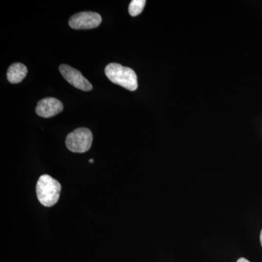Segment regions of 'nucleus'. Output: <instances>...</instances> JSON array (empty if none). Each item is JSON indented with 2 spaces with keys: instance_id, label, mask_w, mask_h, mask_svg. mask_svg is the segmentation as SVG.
Here are the masks:
<instances>
[{
  "instance_id": "obj_1",
  "label": "nucleus",
  "mask_w": 262,
  "mask_h": 262,
  "mask_svg": "<svg viewBox=\"0 0 262 262\" xmlns=\"http://www.w3.org/2000/svg\"><path fill=\"white\" fill-rule=\"evenodd\" d=\"M105 74L113 83L122 86L128 91L138 89V79L136 72L129 67L117 63H111L105 68Z\"/></svg>"
},
{
  "instance_id": "obj_2",
  "label": "nucleus",
  "mask_w": 262,
  "mask_h": 262,
  "mask_svg": "<svg viewBox=\"0 0 262 262\" xmlns=\"http://www.w3.org/2000/svg\"><path fill=\"white\" fill-rule=\"evenodd\" d=\"M36 191L41 204L46 207H51L56 204L59 199L61 186L51 176L42 175L38 180Z\"/></svg>"
},
{
  "instance_id": "obj_3",
  "label": "nucleus",
  "mask_w": 262,
  "mask_h": 262,
  "mask_svg": "<svg viewBox=\"0 0 262 262\" xmlns=\"http://www.w3.org/2000/svg\"><path fill=\"white\" fill-rule=\"evenodd\" d=\"M92 142V132L85 127H80L67 136L66 146L73 152L84 153L91 149Z\"/></svg>"
},
{
  "instance_id": "obj_4",
  "label": "nucleus",
  "mask_w": 262,
  "mask_h": 262,
  "mask_svg": "<svg viewBox=\"0 0 262 262\" xmlns=\"http://www.w3.org/2000/svg\"><path fill=\"white\" fill-rule=\"evenodd\" d=\"M101 15L94 12H82L72 15L69 20L71 28L90 29L98 27L101 23Z\"/></svg>"
},
{
  "instance_id": "obj_5",
  "label": "nucleus",
  "mask_w": 262,
  "mask_h": 262,
  "mask_svg": "<svg viewBox=\"0 0 262 262\" xmlns=\"http://www.w3.org/2000/svg\"><path fill=\"white\" fill-rule=\"evenodd\" d=\"M60 72L66 80L74 87L81 91H90L93 89L92 84L78 70L69 65L62 64L59 67Z\"/></svg>"
},
{
  "instance_id": "obj_6",
  "label": "nucleus",
  "mask_w": 262,
  "mask_h": 262,
  "mask_svg": "<svg viewBox=\"0 0 262 262\" xmlns=\"http://www.w3.org/2000/svg\"><path fill=\"white\" fill-rule=\"evenodd\" d=\"M63 110V103L56 98H46L37 103L36 113L39 116L49 118L61 113Z\"/></svg>"
},
{
  "instance_id": "obj_7",
  "label": "nucleus",
  "mask_w": 262,
  "mask_h": 262,
  "mask_svg": "<svg viewBox=\"0 0 262 262\" xmlns=\"http://www.w3.org/2000/svg\"><path fill=\"white\" fill-rule=\"evenodd\" d=\"M27 67L23 63H15L9 67L8 70V80L10 83L18 84L25 78L27 75Z\"/></svg>"
},
{
  "instance_id": "obj_8",
  "label": "nucleus",
  "mask_w": 262,
  "mask_h": 262,
  "mask_svg": "<svg viewBox=\"0 0 262 262\" xmlns=\"http://www.w3.org/2000/svg\"><path fill=\"white\" fill-rule=\"evenodd\" d=\"M145 5V0H133L129 5V14L133 17L137 16L142 13Z\"/></svg>"
},
{
  "instance_id": "obj_9",
  "label": "nucleus",
  "mask_w": 262,
  "mask_h": 262,
  "mask_svg": "<svg viewBox=\"0 0 262 262\" xmlns=\"http://www.w3.org/2000/svg\"><path fill=\"white\" fill-rule=\"evenodd\" d=\"M237 262H250V261H248V260L246 259V258H239L238 260H237Z\"/></svg>"
},
{
  "instance_id": "obj_10",
  "label": "nucleus",
  "mask_w": 262,
  "mask_h": 262,
  "mask_svg": "<svg viewBox=\"0 0 262 262\" xmlns=\"http://www.w3.org/2000/svg\"><path fill=\"white\" fill-rule=\"evenodd\" d=\"M260 241H261V244L262 246V230L261 232V234H260Z\"/></svg>"
},
{
  "instance_id": "obj_11",
  "label": "nucleus",
  "mask_w": 262,
  "mask_h": 262,
  "mask_svg": "<svg viewBox=\"0 0 262 262\" xmlns=\"http://www.w3.org/2000/svg\"><path fill=\"white\" fill-rule=\"evenodd\" d=\"M89 163H94V160H89Z\"/></svg>"
}]
</instances>
